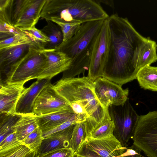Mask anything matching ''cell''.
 I'll return each instance as SVG.
<instances>
[{
  "label": "cell",
  "mask_w": 157,
  "mask_h": 157,
  "mask_svg": "<svg viewBox=\"0 0 157 157\" xmlns=\"http://www.w3.org/2000/svg\"><path fill=\"white\" fill-rule=\"evenodd\" d=\"M20 29L29 37L32 43L40 49H44L46 45L50 42L49 38L41 30L37 29L35 26Z\"/></svg>",
  "instance_id": "obj_25"
},
{
  "label": "cell",
  "mask_w": 157,
  "mask_h": 157,
  "mask_svg": "<svg viewBox=\"0 0 157 157\" xmlns=\"http://www.w3.org/2000/svg\"><path fill=\"white\" fill-rule=\"evenodd\" d=\"M107 20L110 39L102 77L122 85L136 79L141 45L147 38L137 31L126 17L114 14Z\"/></svg>",
  "instance_id": "obj_1"
},
{
  "label": "cell",
  "mask_w": 157,
  "mask_h": 157,
  "mask_svg": "<svg viewBox=\"0 0 157 157\" xmlns=\"http://www.w3.org/2000/svg\"><path fill=\"white\" fill-rule=\"evenodd\" d=\"M33 152L28 147L21 144L8 155L2 157H30Z\"/></svg>",
  "instance_id": "obj_32"
},
{
  "label": "cell",
  "mask_w": 157,
  "mask_h": 157,
  "mask_svg": "<svg viewBox=\"0 0 157 157\" xmlns=\"http://www.w3.org/2000/svg\"><path fill=\"white\" fill-rule=\"evenodd\" d=\"M110 34L107 19L96 39L90 61L87 77L93 81L102 77L110 43Z\"/></svg>",
  "instance_id": "obj_8"
},
{
  "label": "cell",
  "mask_w": 157,
  "mask_h": 157,
  "mask_svg": "<svg viewBox=\"0 0 157 157\" xmlns=\"http://www.w3.org/2000/svg\"><path fill=\"white\" fill-rule=\"evenodd\" d=\"M46 0H25L14 26L20 29L35 26L40 18Z\"/></svg>",
  "instance_id": "obj_14"
},
{
  "label": "cell",
  "mask_w": 157,
  "mask_h": 157,
  "mask_svg": "<svg viewBox=\"0 0 157 157\" xmlns=\"http://www.w3.org/2000/svg\"><path fill=\"white\" fill-rule=\"evenodd\" d=\"M43 52L47 61L44 68L37 79H49L63 72L69 67L71 59L65 53L54 49H44Z\"/></svg>",
  "instance_id": "obj_11"
},
{
  "label": "cell",
  "mask_w": 157,
  "mask_h": 157,
  "mask_svg": "<svg viewBox=\"0 0 157 157\" xmlns=\"http://www.w3.org/2000/svg\"><path fill=\"white\" fill-rule=\"evenodd\" d=\"M32 43L20 45L0 50V81L11 68L27 52ZM4 79L0 81H3Z\"/></svg>",
  "instance_id": "obj_17"
},
{
  "label": "cell",
  "mask_w": 157,
  "mask_h": 157,
  "mask_svg": "<svg viewBox=\"0 0 157 157\" xmlns=\"http://www.w3.org/2000/svg\"><path fill=\"white\" fill-rule=\"evenodd\" d=\"M36 153L33 152L30 157H36Z\"/></svg>",
  "instance_id": "obj_38"
},
{
  "label": "cell",
  "mask_w": 157,
  "mask_h": 157,
  "mask_svg": "<svg viewBox=\"0 0 157 157\" xmlns=\"http://www.w3.org/2000/svg\"><path fill=\"white\" fill-rule=\"evenodd\" d=\"M38 157H75V155L71 148H66L53 151Z\"/></svg>",
  "instance_id": "obj_33"
},
{
  "label": "cell",
  "mask_w": 157,
  "mask_h": 157,
  "mask_svg": "<svg viewBox=\"0 0 157 157\" xmlns=\"http://www.w3.org/2000/svg\"><path fill=\"white\" fill-rule=\"evenodd\" d=\"M42 50L32 43L27 52L11 68L0 82L25 83L36 79L47 61Z\"/></svg>",
  "instance_id": "obj_5"
},
{
  "label": "cell",
  "mask_w": 157,
  "mask_h": 157,
  "mask_svg": "<svg viewBox=\"0 0 157 157\" xmlns=\"http://www.w3.org/2000/svg\"><path fill=\"white\" fill-rule=\"evenodd\" d=\"M76 114L71 107L36 118L39 128L44 133L59 126Z\"/></svg>",
  "instance_id": "obj_18"
},
{
  "label": "cell",
  "mask_w": 157,
  "mask_h": 157,
  "mask_svg": "<svg viewBox=\"0 0 157 157\" xmlns=\"http://www.w3.org/2000/svg\"><path fill=\"white\" fill-rule=\"evenodd\" d=\"M71 107L68 102L51 83L42 90L36 98L33 113L36 116H40Z\"/></svg>",
  "instance_id": "obj_10"
},
{
  "label": "cell",
  "mask_w": 157,
  "mask_h": 157,
  "mask_svg": "<svg viewBox=\"0 0 157 157\" xmlns=\"http://www.w3.org/2000/svg\"><path fill=\"white\" fill-rule=\"evenodd\" d=\"M85 141L88 146L102 157H121L126 147L113 135L100 139L86 138Z\"/></svg>",
  "instance_id": "obj_16"
},
{
  "label": "cell",
  "mask_w": 157,
  "mask_h": 157,
  "mask_svg": "<svg viewBox=\"0 0 157 157\" xmlns=\"http://www.w3.org/2000/svg\"><path fill=\"white\" fill-rule=\"evenodd\" d=\"M21 144L15 132L9 134L0 142V157L8 155Z\"/></svg>",
  "instance_id": "obj_28"
},
{
  "label": "cell",
  "mask_w": 157,
  "mask_h": 157,
  "mask_svg": "<svg viewBox=\"0 0 157 157\" xmlns=\"http://www.w3.org/2000/svg\"><path fill=\"white\" fill-rule=\"evenodd\" d=\"M95 1L100 4V3H102L107 5H109L113 8H114V4L113 1L101 0H95Z\"/></svg>",
  "instance_id": "obj_37"
},
{
  "label": "cell",
  "mask_w": 157,
  "mask_h": 157,
  "mask_svg": "<svg viewBox=\"0 0 157 157\" xmlns=\"http://www.w3.org/2000/svg\"><path fill=\"white\" fill-rule=\"evenodd\" d=\"M57 24L60 28L63 36L62 42L66 41L72 38L79 28L80 22H67L56 18H52L50 20Z\"/></svg>",
  "instance_id": "obj_27"
},
{
  "label": "cell",
  "mask_w": 157,
  "mask_h": 157,
  "mask_svg": "<svg viewBox=\"0 0 157 157\" xmlns=\"http://www.w3.org/2000/svg\"><path fill=\"white\" fill-rule=\"evenodd\" d=\"M25 83L0 82V114L16 113L17 103L25 88Z\"/></svg>",
  "instance_id": "obj_12"
},
{
  "label": "cell",
  "mask_w": 157,
  "mask_h": 157,
  "mask_svg": "<svg viewBox=\"0 0 157 157\" xmlns=\"http://www.w3.org/2000/svg\"><path fill=\"white\" fill-rule=\"evenodd\" d=\"M0 118V142L9 134L15 132L13 127L21 115L14 113H2Z\"/></svg>",
  "instance_id": "obj_23"
},
{
  "label": "cell",
  "mask_w": 157,
  "mask_h": 157,
  "mask_svg": "<svg viewBox=\"0 0 157 157\" xmlns=\"http://www.w3.org/2000/svg\"><path fill=\"white\" fill-rule=\"evenodd\" d=\"M25 0H14L12 13V21L14 25L20 13Z\"/></svg>",
  "instance_id": "obj_35"
},
{
  "label": "cell",
  "mask_w": 157,
  "mask_h": 157,
  "mask_svg": "<svg viewBox=\"0 0 157 157\" xmlns=\"http://www.w3.org/2000/svg\"><path fill=\"white\" fill-rule=\"evenodd\" d=\"M43 139L42 131L38 127L20 142L36 154Z\"/></svg>",
  "instance_id": "obj_29"
},
{
  "label": "cell",
  "mask_w": 157,
  "mask_h": 157,
  "mask_svg": "<svg viewBox=\"0 0 157 157\" xmlns=\"http://www.w3.org/2000/svg\"><path fill=\"white\" fill-rule=\"evenodd\" d=\"M108 110L114 124L113 135L123 147H126L133 138L140 116L128 98L122 105L109 106Z\"/></svg>",
  "instance_id": "obj_6"
},
{
  "label": "cell",
  "mask_w": 157,
  "mask_h": 157,
  "mask_svg": "<svg viewBox=\"0 0 157 157\" xmlns=\"http://www.w3.org/2000/svg\"><path fill=\"white\" fill-rule=\"evenodd\" d=\"M75 124L43 137L36 157L55 150L70 148V141Z\"/></svg>",
  "instance_id": "obj_15"
},
{
  "label": "cell",
  "mask_w": 157,
  "mask_h": 157,
  "mask_svg": "<svg viewBox=\"0 0 157 157\" xmlns=\"http://www.w3.org/2000/svg\"><path fill=\"white\" fill-rule=\"evenodd\" d=\"M136 79L141 88L157 92V67L146 65L141 68Z\"/></svg>",
  "instance_id": "obj_19"
},
{
  "label": "cell",
  "mask_w": 157,
  "mask_h": 157,
  "mask_svg": "<svg viewBox=\"0 0 157 157\" xmlns=\"http://www.w3.org/2000/svg\"><path fill=\"white\" fill-rule=\"evenodd\" d=\"M53 85L76 114L87 117L84 121L86 137L93 130L111 119L108 107L103 105L95 95L94 82L87 76L61 79Z\"/></svg>",
  "instance_id": "obj_2"
},
{
  "label": "cell",
  "mask_w": 157,
  "mask_h": 157,
  "mask_svg": "<svg viewBox=\"0 0 157 157\" xmlns=\"http://www.w3.org/2000/svg\"><path fill=\"white\" fill-rule=\"evenodd\" d=\"M132 139L147 157H157V110L140 116Z\"/></svg>",
  "instance_id": "obj_7"
},
{
  "label": "cell",
  "mask_w": 157,
  "mask_h": 157,
  "mask_svg": "<svg viewBox=\"0 0 157 157\" xmlns=\"http://www.w3.org/2000/svg\"><path fill=\"white\" fill-rule=\"evenodd\" d=\"M94 89L98 99L106 107L111 105H122L128 98V88L124 89L122 85L103 77L94 81Z\"/></svg>",
  "instance_id": "obj_9"
},
{
  "label": "cell",
  "mask_w": 157,
  "mask_h": 157,
  "mask_svg": "<svg viewBox=\"0 0 157 157\" xmlns=\"http://www.w3.org/2000/svg\"><path fill=\"white\" fill-rule=\"evenodd\" d=\"M157 61V44L149 37L141 44L138 63L140 69Z\"/></svg>",
  "instance_id": "obj_21"
},
{
  "label": "cell",
  "mask_w": 157,
  "mask_h": 157,
  "mask_svg": "<svg viewBox=\"0 0 157 157\" xmlns=\"http://www.w3.org/2000/svg\"><path fill=\"white\" fill-rule=\"evenodd\" d=\"M75 154V157H102L91 149L85 141Z\"/></svg>",
  "instance_id": "obj_34"
},
{
  "label": "cell",
  "mask_w": 157,
  "mask_h": 157,
  "mask_svg": "<svg viewBox=\"0 0 157 157\" xmlns=\"http://www.w3.org/2000/svg\"><path fill=\"white\" fill-rule=\"evenodd\" d=\"M104 21L82 23L72 38L55 49L65 53L71 59L69 67L63 72L61 79L74 78L88 70L94 45Z\"/></svg>",
  "instance_id": "obj_3"
},
{
  "label": "cell",
  "mask_w": 157,
  "mask_h": 157,
  "mask_svg": "<svg viewBox=\"0 0 157 157\" xmlns=\"http://www.w3.org/2000/svg\"><path fill=\"white\" fill-rule=\"evenodd\" d=\"M114 128L113 121L111 119H108L93 130L86 138L95 139L110 137L113 135Z\"/></svg>",
  "instance_id": "obj_26"
},
{
  "label": "cell",
  "mask_w": 157,
  "mask_h": 157,
  "mask_svg": "<svg viewBox=\"0 0 157 157\" xmlns=\"http://www.w3.org/2000/svg\"><path fill=\"white\" fill-rule=\"evenodd\" d=\"M86 138V127L84 121L75 124L70 141V148L75 153Z\"/></svg>",
  "instance_id": "obj_24"
},
{
  "label": "cell",
  "mask_w": 157,
  "mask_h": 157,
  "mask_svg": "<svg viewBox=\"0 0 157 157\" xmlns=\"http://www.w3.org/2000/svg\"><path fill=\"white\" fill-rule=\"evenodd\" d=\"M109 16L95 0H46L41 13L46 20L55 18L82 23L105 20Z\"/></svg>",
  "instance_id": "obj_4"
},
{
  "label": "cell",
  "mask_w": 157,
  "mask_h": 157,
  "mask_svg": "<svg viewBox=\"0 0 157 157\" xmlns=\"http://www.w3.org/2000/svg\"><path fill=\"white\" fill-rule=\"evenodd\" d=\"M14 1V0H0V22L14 25L12 21Z\"/></svg>",
  "instance_id": "obj_30"
},
{
  "label": "cell",
  "mask_w": 157,
  "mask_h": 157,
  "mask_svg": "<svg viewBox=\"0 0 157 157\" xmlns=\"http://www.w3.org/2000/svg\"><path fill=\"white\" fill-rule=\"evenodd\" d=\"M51 79H37L22 93L17 104L16 113L23 115L33 113L34 104L37 97Z\"/></svg>",
  "instance_id": "obj_13"
},
{
  "label": "cell",
  "mask_w": 157,
  "mask_h": 157,
  "mask_svg": "<svg viewBox=\"0 0 157 157\" xmlns=\"http://www.w3.org/2000/svg\"><path fill=\"white\" fill-rule=\"evenodd\" d=\"M141 151L140 148L133 144L131 146L126 147L125 152L121 157H141Z\"/></svg>",
  "instance_id": "obj_36"
},
{
  "label": "cell",
  "mask_w": 157,
  "mask_h": 157,
  "mask_svg": "<svg viewBox=\"0 0 157 157\" xmlns=\"http://www.w3.org/2000/svg\"><path fill=\"white\" fill-rule=\"evenodd\" d=\"M31 43H32L26 34L14 35L5 40H0V50Z\"/></svg>",
  "instance_id": "obj_31"
},
{
  "label": "cell",
  "mask_w": 157,
  "mask_h": 157,
  "mask_svg": "<svg viewBox=\"0 0 157 157\" xmlns=\"http://www.w3.org/2000/svg\"><path fill=\"white\" fill-rule=\"evenodd\" d=\"M38 127L36 116L32 113L21 115L13 128L17 139L21 141Z\"/></svg>",
  "instance_id": "obj_20"
},
{
  "label": "cell",
  "mask_w": 157,
  "mask_h": 157,
  "mask_svg": "<svg viewBox=\"0 0 157 157\" xmlns=\"http://www.w3.org/2000/svg\"><path fill=\"white\" fill-rule=\"evenodd\" d=\"M47 24L41 31L49 38L50 42L44 49H56L63 42V36L59 26L52 21L46 20Z\"/></svg>",
  "instance_id": "obj_22"
}]
</instances>
